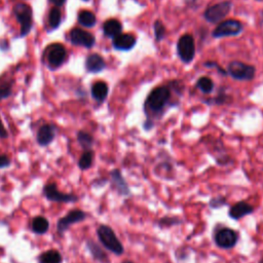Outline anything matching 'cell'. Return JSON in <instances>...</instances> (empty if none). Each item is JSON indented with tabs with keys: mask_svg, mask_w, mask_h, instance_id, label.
<instances>
[{
	"mask_svg": "<svg viewBox=\"0 0 263 263\" xmlns=\"http://www.w3.org/2000/svg\"><path fill=\"white\" fill-rule=\"evenodd\" d=\"M171 99V90L169 86H157L150 92L145 104L144 110L147 116V121L151 117L159 116L165 110Z\"/></svg>",
	"mask_w": 263,
	"mask_h": 263,
	"instance_id": "6da1fadb",
	"label": "cell"
},
{
	"mask_svg": "<svg viewBox=\"0 0 263 263\" xmlns=\"http://www.w3.org/2000/svg\"><path fill=\"white\" fill-rule=\"evenodd\" d=\"M97 235L100 243L108 251L118 256L124 254V246H122V244L117 239L111 227L107 225H100L97 230Z\"/></svg>",
	"mask_w": 263,
	"mask_h": 263,
	"instance_id": "7a4b0ae2",
	"label": "cell"
},
{
	"mask_svg": "<svg viewBox=\"0 0 263 263\" xmlns=\"http://www.w3.org/2000/svg\"><path fill=\"white\" fill-rule=\"evenodd\" d=\"M227 71L233 78L237 80L249 81L254 78L256 69L252 65L245 64L240 61H233L230 63Z\"/></svg>",
	"mask_w": 263,
	"mask_h": 263,
	"instance_id": "3957f363",
	"label": "cell"
},
{
	"mask_svg": "<svg viewBox=\"0 0 263 263\" xmlns=\"http://www.w3.org/2000/svg\"><path fill=\"white\" fill-rule=\"evenodd\" d=\"M232 8H233L232 1H222L208 7L204 13V16L207 22L216 24L222 21L224 17L231 12Z\"/></svg>",
	"mask_w": 263,
	"mask_h": 263,
	"instance_id": "277c9868",
	"label": "cell"
},
{
	"mask_svg": "<svg viewBox=\"0 0 263 263\" xmlns=\"http://www.w3.org/2000/svg\"><path fill=\"white\" fill-rule=\"evenodd\" d=\"M177 52L181 61L185 64L190 63L196 56V43L194 37L185 34L180 37L177 43Z\"/></svg>",
	"mask_w": 263,
	"mask_h": 263,
	"instance_id": "5b68a950",
	"label": "cell"
},
{
	"mask_svg": "<svg viewBox=\"0 0 263 263\" xmlns=\"http://www.w3.org/2000/svg\"><path fill=\"white\" fill-rule=\"evenodd\" d=\"M13 13L21 24V36H25L32 29V9L28 4L19 3L14 6Z\"/></svg>",
	"mask_w": 263,
	"mask_h": 263,
	"instance_id": "8992f818",
	"label": "cell"
},
{
	"mask_svg": "<svg viewBox=\"0 0 263 263\" xmlns=\"http://www.w3.org/2000/svg\"><path fill=\"white\" fill-rule=\"evenodd\" d=\"M214 240L219 248L229 250L233 249L237 245L239 241V234L236 231L229 229V227H223V229L216 232Z\"/></svg>",
	"mask_w": 263,
	"mask_h": 263,
	"instance_id": "52a82bcc",
	"label": "cell"
},
{
	"mask_svg": "<svg viewBox=\"0 0 263 263\" xmlns=\"http://www.w3.org/2000/svg\"><path fill=\"white\" fill-rule=\"evenodd\" d=\"M243 30V25L238 20H226L220 23L213 31V37L222 38L229 36H236Z\"/></svg>",
	"mask_w": 263,
	"mask_h": 263,
	"instance_id": "ba28073f",
	"label": "cell"
},
{
	"mask_svg": "<svg viewBox=\"0 0 263 263\" xmlns=\"http://www.w3.org/2000/svg\"><path fill=\"white\" fill-rule=\"evenodd\" d=\"M67 52L65 47L60 43H52L47 46L44 57L51 67H60L66 60Z\"/></svg>",
	"mask_w": 263,
	"mask_h": 263,
	"instance_id": "9c48e42d",
	"label": "cell"
},
{
	"mask_svg": "<svg viewBox=\"0 0 263 263\" xmlns=\"http://www.w3.org/2000/svg\"><path fill=\"white\" fill-rule=\"evenodd\" d=\"M43 194L45 198L50 202L56 203H75L77 197L74 195L63 194L58 188L55 183H48L43 188Z\"/></svg>",
	"mask_w": 263,
	"mask_h": 263,
	"instance_id": "30bf717a",
	"label": "cell"
},
{
	"mask_svg": "<svg viewBox=\"0 0 263 263\" xmlns=\"http://www.w3.org/2000/svg\"><path fill=\"white\" fill-rule=\"evenodd\" d=\"M86 215L83 211L78 209L72 210V211H70L67 215H65L63 218H61L58 223H57V231L60 235H63L66 231H68V229L72 224L81 222L85 219Z\"/></svg>",
	"mask_w": 263,
	"mask_h": 263,
	"instance_id": "8fae6325",
	"label": "cell"
},
{
	"mask_svg": "<svg viewBox=\"0 0 263 263\" xmlns=\"http://www.w3.org/2000/svg\"><path fill=\"white\" fill-rule=\"evenodd\" d=\"M70 40L75 45H81L87 48L93 47L96 41L95 36L92 33L79 28H75L70 32Z\"/></svg>",
	"mask_w": 263,
	"mask_h": 263,
	"instance_id": "7c38bea8",
	"label": "cell"
},
{
	"mask_svg": "<svg viewBox=\"0 0 263 263\" xmlns=\"http://www.w3.org/2000/svg\"><path fill=\"white\" fill-rule=\"evenodd\" d=\"M110 177H111V182L113 188L118 192L120 196H130L131 190L130 187L125 180V178L122 177V175L119 170L115 169L110 173Z\"/></svg>",
	"mask_w": 263,
	"mask_h": 263,
	"instance_id": "4fadbf2b",
	"label": "cell"
},
{
	"mask_svg": "<svg viewBox=\"0 0 263 263\" xmlns=\"http://www.w3.org/2000/svg\"><path fill=\"white\" fill-rule=\"evenodd\" d=\"M253 212H254V207L252 205H250L247 202L241 201L231 208L229 215L234 220H240L241 218L250 215Z\"/></svg>",
	"mask_w": 263,
	"mask_h": 263,
	"instance_id": "5bb4252c",
	"label": "cell"
},
{
	"mask_svg": "<svg viewBox=\"0 0 263 263\" xmlns=\"http://www.w3.org/2000/svg\"><path fill=\"white\" fill-rule=\"evenodd\" d=\"M57 134V129L52 125H43L37 132V142L40 146H47L52 142Z\"/></svg>",
	"mask_w": 263,
	"mask_h": 263,
	"instance_id": "9a60e30c",
	"label": "cell"
},
{
	"mask_svg": "<svg viewBox=\"0 0 263 263\" xmlns=\"http://www.w3.org/2000/svg\"><path fill=\"white\" fill-rule=\"evenodd\" d=\"M136 38L133 34H118L113 38V46L117 50H131L136 45Z\"/></svg>",
	"mask_w": 263,
	"mask_h": 263,
	"instance_id": "2e32d148",
	"label": "cell"
},
{
	"mask_svg": "<svg viewBox=\"0 0 263 263\" xmlns=\"http://www.w3.org/2000/svg\"><path fill=\"white\" fill-rule=\"evenodd\" d=\"M85 67L87 69V71H90L92 73H98L105 69L106 64H105L104 59L100 55L92 54L86 58Z\"/></svg>",
	"mask_w": 263,
	"mask_h": 263,
	"instance_id": "e0dca14e",
	"label": "cell"
},
{
	"mask_svg": "<svg viewBox=\"0 0 263 263\" xmlns=\"http://www.w3.org/2000/svg\"><path fill=\"white\" fill-rule=\"evenodd\" d=\"M121 30H122L121 23L115 19H110L105 22L103 25L104 34L106 35L107 37L114 38L118 34L121 33Z\"/></svg>",
	"mask_w": 263,
	"mask_h": 263,
	"instance_id": "ac0fdd59",
	"label": "cell"
},
{
	"mask_svg": "<svg viewBox=\"0 0 263 263\" xmlns=\"http://www.w3.org/2000/svg\"><path fill=\"white\" fill-rule=\"evenodd\" d=\"M108 85L103 81H97L92 86V96L98 102H103L108 96Z\"/></svg>",
	"mask_w": 263,
	"mask_h": 263,
	"instance_id": "d6986e66",
	"label": "cell"
},
{
	"mask_svg": "<svg viewBox=\"0 0 263 263\" xmlns=\"http://www.w3.org/2000/svg\"><path fill=\"white\" fill-rule=\"evenodd\" d=\"M49 223L47 219L43 216H36L33 218L32 223H31V230L33 233L37 235H43L48 231Z\"/></svg>",
	"mask_w": 263,
	"mask_h": 263,
	"instance_id": "ffe728a7",
	"label": "cell"
},
{
	"mask_svg": "<svg viewBox=\"0 0 263 263\" xmlns=\"http://www.w3.org/2000/svg\"><path fill=\"white\" fill-rule=\"evenodd\" d=\"M87 248H89L91 254L93 255V257L96 260L100 261L101 263H109L110 262L107 254L105 253L95 242H93V241L87 242Z\"/></svg>",
	"mask_w": 263,
	"mask_h": 263,
	"instance_id": "44dd1931",
	"label": "cell"
},
{
	"mask_svg": "<svg viewBox=\"0 0 263 263\" xmlns=\"http://www.w3.org/2000/svg\"><path fill=\"white\" fill-rule=\"evenodd\" d=\"M62 255L57 250H47L39 256V263H62Z\"/></svg>",
	"mask_w": 263,
	"mask_h": 263,
	"instance_id": "7402d4cb",
	"label": "cell"
},
{
	"mask_svg": "<svg viewBox=\"0 0 263 263\" xmlns=\"http://www.w3.org/2000/svg\"><path fill=\"white\" fill-rule=\"evenodd\" d=\"M78 22L84 27H94L97 23L96 15L90 10H81L78 13Z\"/></svg>",
	"mask_w": 263,
	"mask_h": 263,
	"instance_id": "603a6c76",
	"label": "cell"
},
{
	"mask_svg": "<svg viewBox=\"0 0 263 263\" xmlns=\"http://www.w3.org/2000/svg\"><path fill=\"white\" fill-rule=\"evenodd\" d=\"M94 156H95V154H94V151L92 149L84 150V152L80 156L79 162H78L79 169L83 170V171L90 169L93 165V162H94Z\"/></svg>",
	"mask_w": 263,
	"mask_h": 263,
	"instance_id": "cb8c5ba5",
	"label": "cell"
},
{
	"mask_svg": "<svg viewBox=\"0 0 263 263\" xmlns=\"http://www.w3.org/2000/svg\"><path fill=\"white\" fill-rule=\"evenodd\" d=\"M77 141L84 150H90L94 144V138L91 134L80 131L77 133Z\"/></svg>",
	"mask_w": 263,
	"mask_h": 263,
	"instance_id": "d4e9b609",
	"label": "cell"
},
{
	"mask_svg": "<svg viewBox=\"0 0 263 263\" xmlns=\"http://www.w3.org/2000/svg\"><path fill=\"white\" fill-rule=\"evenodd\" d=\"M61 21H62L61 9L58 6L51 8V10L48 13V25L50 29L54 30L58 28L61 24Z\"/></svg>",
	"mask_w": 263,
	"mask_h": 263,
	"instance_id": "484cf974",
	"label": "cell"
},
{
	"mask_svg": "<svg viewBox=\"0 0 263 263\" xmlns=\"http://www.w3.org/2000/svg\"><path fill=\"white\" fill-rule=\"evenodd\" d=\"M12 87V80L8 77L0 78V100H3L10 96Z\"/></svg>",
	"mask_w": 263,
	"mask_h": 263,
	"instance_id": "4316f807",
	"label": "cell"
},
{
	"mask_svg": "<svg viewBox=\"0 0 263 263\" xmlns=\"http://www.w3.org/2000/svg\"><path fill=\"white\" fill-rule=\"evenodd\" d=\"M197 87L204 94H210L214 90V82L211 78L204 76L199 78V80L197 81Z\"/></svg>",
	"mask_w": 263,
	"mask_h": 263,
	"instance_id": "83f0119b",
	"label": "cell"
},
{
	"mask_svg": "<svg viewBox=\"0 0 263 263\" xmlns=\"http://www.w3.org/2000/svg\"><path fill=\"white\" fill-rule=\"evenodd\" d=\"M154 29V35H155V39L157 41H162L166 35V28L164 24L161 21H156L153 25Z\"/></svg>",
	"mask_w": 263,
	"mask_h": 263,
	"instance_id": "f1b7e54d",
	"label": "cell"
},
{
	"mask_svg": "<svg viewBox=\"0 0 263 263\" xmlns=\"http://www.w3.org/2000/svg\"><path fill=\"white\" fill-rule=\"evenodd\" d=\"M227 101V95L226 94H223V93H220L216 98L214 99H211V100H208L206 101L207 104H215V105H222L224 104L225 102Z\"/></svg>",
	"mask_w": 263,
	"mask_h": 263,
	"instance_id": "f546056e",
	"label": "cell"
},
{
	"mask_svg": "<svg viewBox=\"0 0 263 263\" xmlns=\"http://www.w3.org/2000/svg\"><path fill=\"white\" fill-rule=\"evenodd\" d=\"M226 199L222 198V197H218V198H215V199H212L211 201H210V207L213 208V209H217V208H220L224 205H226Z\"/></svg>",
	"mask_w": 263,
	"mask_h": 263,
	"instance_id": "4dcf8cb0",
	"label": "cell"
},
{
	"mask_svg": "<svg viewBox=\"0 0 263 263\" xmlns=\"http://www.w3.org/2000/svg\"><path fill=\"white\" fill-rule=\"evenodd\" d=\"M179 219L177 217H165L160 221V225H164V226H168V225H175L179 223Z\"/></svg>",
	"mask_w": 263,
	"mask_h": 263,
	"instance_id": "1f68e13d",
	"label": "cell"
},
{
	"mask_svg": "<svg viewBox=\"0 0 263 263\" xmlns=\"http://www.w3.org/2000/svg\"><path fill=\"white\" fill-rule=\"evenodd\" d=\"M10 165V160L8 159V156L2 154L0 155V169L2 168H6Z\"/></svg>",
	"mask_w": 263,
	"mask_h": 263,
	"instance_id": "d6a6232c",
	"label": "cell"
},
{
	"mask_svg": "<svg viewBox=\"0 0 263 263\" xmlns=\"http://www.w3.org/2000/svg\"><path fill=\"white\" fill-rule=\"evenodd\" d=\"M205 66L206 67H215L217 70H219V71L223 74V75H227V72L225 71V70H223L217 63H215V62H206L205 63Z\"/></svg>",
	"mask_w": 263,
	"mask_h": 263,
	"instance_id": "836d02e7",
	"label": "cell"
},
{
	"mask_svg": "<svg viewBox=\"0 0 263 263\" xmlns=\"http://www.w3.org/2000/svg\"><path fill=\"white\" fill-rule=\"evenodd\" d=\"M7 136H8V134H7V131L5 130V128H4L3 124H2V120H1V118H0V138H3V139H5V138H7Z\"/></svg>",
	"mask_w": 263,
	"mask_h": 263,
	"instance_id": "e575fe53",
	"label": "cell"
},
{
	"mask_svg": "<svg viewBox=\"0 0 263 263\" xmlns=\"http://www.w3.org/2000/svg\"><path fill=\"white\" fill-rule=\"evenodd\" d=\"M49 1H50L51 3H54L56 6L60 7V6H62V5L65 3L66 0H49Z\"/></svg>",
	"mask_w": 263,
	"mask_h": 263,
	"instance_id": "d590c367",
	"label": "cell"
},
{
	"mask_svg": "<svg viewBox=\"0 0 263 263\" xmlns=\"http://www.w3.org/2000/svg\"><path fill=\"white\" fill-rule=\"evenodd\" d=\"M122 263H134L133 261H125V262H122Z\"/></svg>",
	"mask_w": 263,
	"mask_h": 263,
	"instance_id": "8d00e7d4",
	"label": "cell"
},
{
	"mask_svg": "<svg viewBox=\"0 0 263 263\" xmlns=\"http://www.w3.org/2000/svg\"><path fill=\"white\" fill-rule=\"evenodd\" d=\"M259 263H263V258H262V259L259 261Z\"/></svg>",
	"mask_w": 263,
	"mask_h": 263,
	"instance_id": "74e56055",
	"label": "cell"
},
{
	"mask_svg": "<svg viewBox=\"0 0 263 263\" xmlns=\"http://www.w3.org/2000/svg\"><path fill=\"white\" fill-rule=\"evenodd\" d=\"M84 1H87V0H84Z\"/></svg>",
	"mask_w": 263,
	"mask_h": 263,
	"instance_id": "f35d334b",
	"label": "cell"
}]
</instances>
